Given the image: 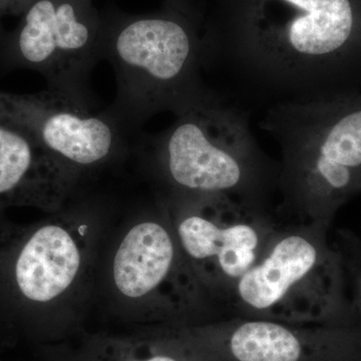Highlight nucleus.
I'll use <instances>...</instances> for the list:
<instances>
[{
  "label": "nucleus",
  "mask_w": 361,
  "mask_h": 361,
  "mask_svg": "<svg viewBox=\"0 0 361 361\" xmlns=\"http://www.w3.org/2000/svg\"><path fill=\"white\" fill-rule=\"evenodd\" d=\"M102 59L115 70L116 97L110 111L127 129L152 116L180 111L210 87L202 80L203 16L165 4L145 14L103 16Z\"/></svg>",
  "instance_id": "5"
},
{
  "label": "nucleus",
  "mask_w": 361,
  "mask_h": 361,
  "mask_svg": "<svg viewBox=\"0 0 361 361\" xmlns=\"http://www.w3.org/2000/svg\"><path fill=\"white\" fill-rule=\"evenodd\" d=\"M104 218L99 207L71 201L32 224L0 218V312L28 338L54 345L84 331Z\"/></svg>",
  "instance_id": "2"
},
{
  "label": "nucleus",
  "mask_w": 361,
  "mask_h": 361,
  "mask_svg": "<svg viewBox=\"0 0 361 361\" xmlns=\"http://www.w3.org/2000/svg\"><path fill=\"white\" fill-rule=\"evenodd\" d=\"M250 113L236 99L210 87L198 102L175 115L170 127L147 142L158 193L225 195L271 209L278 191L279 161L259 146Z\"/></svg>",
  "instance_id": "3"
},
{
  "label": "nucleus",
  "mask_w": 361,
  "mask_h": 361,
  "mask_svg": "<svg viewBox=\"0 0 361 361\" xmlns=\"http://www.w3.org/2000/svg\"><path fill=\"white\" fill-rule=\"evenodd\" d=\"M160 195L187 264L225 317L235 286L262 258L281 225L271 209L225 195Z\"/></svg>",
  "instance_id": "8"
},
{
  "label": "nucleus",
  "mask_w": 361,
  "mask_h": 361,
  "mask_svg": "<svg viewBox=\"0 0 361 361\" xmlns=\"http://www.w3.org/2000/svg\"><path fill=\"white\" fill-rule=\"evenodd\" d=\"M99 273L122 322L189 326L224 317L187 264L160 194L116 235Z\"/></svg>",
  "instance_id": "6"
},
{
  "label": "nucleus",
  "mask_w": 361,
  "mask_h": 361,
  "mask_svg": "<svg viewBox=\"0 0 361 361\" xmlns=\"http://www.w3.org/2000/svg\"><path fill=\"white\" fill-rule=\"evenodd\" d=\"M206 361H361V327L224 317L174 326Z\"/></svg>",
  "instance_id": "11"
},
{
  "label": "nucleus",
  "mask_w": 361,
  "mask_h": 361,
  "mask_svg": "<svg viewBox=\"0 0 361 361\" xmlns=\"http://www.w3.org/2000/svg\"><path fill=\"white\" fill-rule=\"evenodd\" d=\"M208 1L209 0H165V4L203 16Z\"/></svg>",
  "instance_id": "17"
},
{
  "label": "nucleus",
  "mask_w": 361,
  "mask_h": 361,
  "mask_svg": "<svg viewBox=\"0 0 361 361\" xmlns=\"http://www.w3.org/2000/svg\"><path fill=\"white\" fill-rule=\"evenodd\" d=\"M32 2V0H0V23L7 16H23Z\"/></svg>",
  "instance_id": "15"
},
{
  "label": "nucleus",
  "mask_w": 361,
  "mask_h": 361,
  "mask_svg": "<svg viewBox=\"0 0 361 361\" xmlns=\"http://www.w3.org/2000/svg\"><path fill=\"white\" fill-rule=\"evenodd\" d=\"M0 361H2V360H0Z\"/></svg>",
  "instance_id": "18"
},
{
  "label": "nucleus",
  "mask_w": 361,
  "mask_h": 361,
  "mask_svg": "<svg viewBox=\"0 0 361 361\" xmlns=\"http://www.w3.org/2000/svg\"><path fill=\"white\" fill-rule=\"evenodd\" d=\"M11 32L0 28V61L7 68L39 73L47 89L85 108L89 80L102 59L103 14L94 0H32Z\"/></svg>",
  "instance_id": "9"
},
{
  "label": "nucleus",
  "mask_w": 361,
  "mask_h": 361,
  "mask_svg": "<svg viewBox=\"0 0 361 361\" xmlns=\"http://www.w3.org/2000/svg\"><path fill=\"white\" fill-rule=\"evenodd\" d=\"M329 227L327 222L280 226L262 258L235 286L225 317L358 325L341 252L327 239Z\"/></svg>",
  "instance_id": "7"
},
{
  "label": "nucleus",
  "mask_w": 361,
  "mask_h": 361,
  "mask_svg": "<svg viewBox=\"0 0 361 361\" xmlns=\"http://www.w3.org/2000/svg\"><path fill=\"white\" fill-rule=\"evenodd\" d=\"M78 188L30 132L0 106V218L11 207L58 212Z\"/></svg>",
  "instance_id": "12"
},
{
  "label": "nucleus",
  "mask_w": 361,
  "mask_h": 361,
  "mask_svg": "<svg viewBox=\"0 0 361 361\" xmlns=\"http://www.w3.org/2000/svg\"><path fill=\"white\" fill-rule=\"evenodd\" d=\"M336 246L343 260L349 299L356 323L361 327V240L343 233Z\"/></svg>",
  "instance_id": "14"
},
{
  "label": "nucleus",
  "mask_w": 361,
  "mask_h": 361,
  "mask_svg": "<svg viewBox=\"0 0 361 361\" xmlns=\"http://www.w3.org/2000/svg\"><path fill=\"white\" fill-rule=\"evenodd\" d=\"M204 70L240 104L361 90V0H209Z\"/></svg>",
  "instance_id": "1"
},
{
  "label": "nucleus",
  "mask_w": 361,
  "mask_h": 361,
  "mask_svg": "<svg viewBox=\"0 0 361 361\" xmlns=\"http://www.w3.org/2000/svg\"><path fill=\"white\" fill-rule=\"evenodd\" d=\"M44 353L47 361H80L73 353V349L63 344L45 345Z\"/></svg>",
  "instance_id": "16"
},
{
  "label": "nucleus",
  "mask_w": 361,
  "mask_h": 361,
  "mask_svg": "<svg viewBox=\"0 0 361 361\" xmlns=\"http://www.w3.org/2000/svg\"><path fill=\"white\" fill-rule=\"evenodd\" d=\"M73 351L80 361H205L173 326H140L130 334L84 331Z\"/></svg>",
  "instance_id": "13"
},
{
  "label": "nucleus",
  "mask_w": 361,
  "mask_h": 361,
  "mask_svg": "<svg viewBox=\"0 0 361 361\" xmlns=\"http://www.w3.org/2000/svg\"><path fill=\"white\" fill-rule=\"evenodd\" d=\"M0 106L78 185L127 152L128 129L110 111L92 113L56 90L37 94L0 90Z\"/></svg>",
  "instance_id": "10"
},
{
  "label": "nucleus",
  "mask_w": 361,
  "mask_h": 361,
  "mask_svg": "<svg viewBox=\"0 0 361 361\" xmlns=\"http://www.w3.org/2000/svg\"><path fill=\"white\" fill-rule=\"evenodd\" d=\"M260 128L281 153L277 212L331 224L361 191V90L270 104Z\"/></svg>",
  "instance_id": "4"
}]
</instances>
